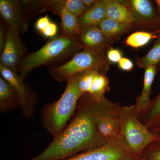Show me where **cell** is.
<instances>
[{
  "mask_svg": "<svg viewBox=\"0 0 160 160\" xmlns=\"http://www.w3.org/2000/svg\"><path fill=\"white\" fill-rule=\"evenodd\" d=\"M122 106L119 103L115 102L111 107L101 113L97 119L98 132L108 142L122 138L121 131Z\"/></svg>",
  "mask_w": 160,
  "mask_h": 160,
  "instance_id": "8fae6325",
  "label": "cell"
},
{
  "mask_svg": "<svg viewBox=\"0 0 160 160\" xmlns=\"http://www.w3.org/2000/svg\"><path fill=\"white\" fill-rule=\"evenodd\" d=\"M140 158L146 160H160V139L153 141L146 146Z\"/></svg>",
  "mask_w": 160,
  "mask_h": 160,
  "instance_id": "603a6c76",
  "label": "cell"
},
{
  "mask_svg": "<svg viewBox=\"0 0 160 160\" xmlns=\"http://www.w3.org/2000/svg\"><path fill=\"white\" fill-rule=\"evenodd\" d=\"M106 58L111 63H118L122 58V53L119 49L110 47L106 52Z\"/></svg>",
  "mask_w": 160,
  "mask_h": 160,
  "instance_id": "484cf974",
  "label": "cell"
},
{
  "mask_svg": "<svg viewBox=\"0 0 160 160\" xmlns=\"http://www.w3.org/2000/svg\"><path fill=\"white\" fill-rule=\"evenodd\" d=\"M99 70L93 69L84 72L81 76L79 82V87L82 93H88L95 76Z\"/></svg>",
  "mask_w": 160,
  "mask_h": 160,
  "instance_id": "d4e9b609",
  "label": "cell"
},
{
  "mask_svg": "<svg viewBox=\"0 0 160 160\" xmlns=\"http://www.w3.org/2000/svg\"><path fill=\"white\" fill-rule=\"evenodd\" d=\"M114 103L105 96L97 98L90 93H83L65 129L45 150L29 160H63L105 145L109 142L98 132L97 119Z\"/></svg>",
  "mask_w": 160,
  "mask_h": 160,
  "instance_id": "6da1fadb",
  "label": "cell"
},
{
  "mask_svg": "<svg viewBox=\"0 0 160 160\" xmlns=\"http://www.w3.org/2000/svg\"><path fill=\"white\" fill-rule=\"evenodd\" d=\"M124 160H146L145 159H143V158H140V159H133V158H129V159H127Z\"/></svg>",
  "mask_w": 160,
  "mask_h": 160,
  "instance_id": "d6a6232c",
  "label": "cell"
},
{
  "mask_svg": "<svg viewBox=\"0 0 160 160\" xmlns=\"http://www.w3.org/2000/svg\"><path fill=\"white\" fill-rule=\"evenodd\" d=\"M43 12H51L61 18L60 34L69 38H78L80 32L78 18L71 14L65 8L63 0L42 1Z\"/></svg>",
  "mask_w": 160,
  "mask_h": 160,
  "instance_id": "7c38bea8",
  "label": "cell"
},
{
  "mask_svg": "<svg viewBox=\"0 0 160 160\" xmlns=\"http://www.w3.org/2000/svg\"><path fill=\"white\" fill-rule=\"evenodd\" d=\"M63 3L65 8L78 18L87 11L82 0H63Z\"/></svg>",
  "mask_w": 160,
  "mask_h": 160,
  "instance_id": "cb8c5ba5",
  "label": "cell"
},
{
  "mask_svg": "<svg viewBox=\"0 0 160 160\" xmlns=\"http://www.w3.org/2000/svg\"><path fill=\"white\" fill-rule=\"evenodd\" d=\"M118 64L120 69L124 71H131L134 67L133 62L127 58H122Z\"/></svg>",
  "mask_w": 160,
  "mask_h": 160,
  "instance_id": "f546056e",
  "label": "cell"
},
{
  "mask_svg": "<svg viewBox=\"0 0 160 160\" xmlns=\"http://www.w3.org/2000/svg\"><path fill=\"white\" fill-rule=\"evenodd\" d=\"M133 26V24L120 23L108 18L102 20L99 25L106 39L111 43L131 30Z\"/></svg>",
  "mask_w": 160,
  "mask_h": 160,
  "instance_id": "ac0fdd59",
  "label": "cell"
},
{
  "mask_svg": "<svg viewBox=\"0 0 160 160\" xmlns=\"http://www.w3.org/2000/svg\"><path fill=\"white\" fill-rule=\"evenodd\" d=\"M27 51L18 32L9 26L7 40L0 57V65L19 73Z\"/></svg>",
  "mask_w": 160,
  "mask_h": 160,
  "instance_id": "9c48e42d",
  "label": "cell"
},
{
  "mask_svg": "<svg viewBox=\"0 0 160 160\" xmlns=\"http://www.w3.org/2000/svg\"><path fill=\"white\" fill-rule=\"evenodd\" d=\"M17 92L7 81L0 77V111L4 112L21 108Z\"/></svg>",
  "mask_w": 160,
  "mask_h": 160,
  "instance_id": "9a60e30c",
  "label": "cell"
},
{
  "mask_svg": "<svg viewBox=\"0 0 160 160\" xmlns=\"http://www.w3.org/2000/svg\"><path fill=\"white\" fill-rule=\"evenodd\" d=\"M129 9L135 20L134 25L145 26L154 31L160 29L156 7L149 0L121 1Z\"/></svg>",
  "mask_w": 160,
  "mask_h": 160,
  "instance_id": "30bf717a",
  "label": "cell"
},
{
  "mask_svg": "<svg viewBox=\"0 0 160 160\" xmlns=\"http://www.w3.org/2000/svg\"><path fill=\"white\" fill-rule=\"evenodd\" d=\"M136 62L139 67L146 68L150 66H158L160 64V33L156 39L153 46L148 53L142 57L137 56Z\"/></svg>",
  "mask_w": 160,
  "mask_h": 160,
  "instance_id": "ffe728a7",
  "label": "cell"
},
{
  "mask_svg": "<svg viewBox=\"0 0 160 160\" xmlns=\"http://www.w3.org/2000/svg\"><path fill=\"white\" fill-rule=\"evenodd\" d=\"M158 71V66H150L145 69L142 91L136 99L135 110L140 118L144 115L151 107L150 100L152 86Z\"/></svg>",
  "mask_w": 160,
  "mask_h": 160,
  "instance_id": "5bb4252c",
  "label": "cell"
},
{
  "mask_svg": "<svg viewBox=\"0 0 160 160\" xmlns=\"http://www.w3.org/2000/svg\"><path fill=\"white\" fill-rule=\"evenodd\" d=\"M110 64L106 53H97L84 49L62 66L49 67V72L53 79L62 82H67L75 74L88 70L96 69L106 73Z\"/></svg>",
  "mask_w": 160,
  "mask_h": 160,
  "instance_id": "5b68a950",
  "label": "cell"
},
{
  "mask_svg": "<svg viewBox=\"0 0 160 160\" xmlns=\"http://www.w3.org/2000/svg\"><path fill=\"white\" fill-rule=\"evenodd\" d=\"M8 26L3 19L1 21L0 24V53H2L5 47L7 34H8Z\"/></svg>",
  "mask_w": 160,
  "mask_h": 160,
  "instance_id": "4316f807",
  "label": "cell"
},
{
  "mask_svg": "<svg viewBox=\"0 0 160 160\" xmlns=\"http://www.w3.org/2000/svg\"><path fill=\"white\" fill-rule=\"evenodd\" d=\"M138 118L148 128L160 120V92L154 101L152 102L151 107L148 111Z\"/></svg>",
  "mask_w": 160,
  "mask_h": 160,
  "instance_id": "7402d4cb",
  "label": "cell"
},
{
  "mask_svg": "<svg viewBox=\"0 0 160 160\" xmlns=\"http://www.w3.org/2000/svg\"><path fill=\"white\" fill-rule=\"evenodd\" d=\"M97 1L98 0H82L87 10L91 9L92 6H94Z\"/></svg>",
  "mask_w": 160,
  "mask_h": 160,
  "instance_id": "4dcf8cb0",
  "label": "cell"
},
{
  "mask_svg": "<svg viewBox=\"0 0 160 160\" xmlns=\"http://www.w3.org/2000/svg\"><path fill=\"white\" fill-rule=\"evenodd\" d=\"M110 90L109 80L106 73L98 71L95 76L88 93L97 98L105 96L104 94Z\"/></svg>",
  "mask_w": 160,
  "mask_h": 160,
  "instance_id": "44dd1931",
  "label": "cell"
},
{
  "mask_svg": "<svg viewBox=\"0 0 160 160\" xmlns=\"http://www.w3.org/2000/svg\"><path fill=\"white\" fill-rule=\"evenodd\" d=\"M84 49L78 38L58 35L50 39L37 51L29 53L24 58L19 74L24 80L36 68L74 56Z\"/></svg>",
  "mask_w": 160,
  "mask_h": 160,
  "instance_id": "3957f363",
  "label": "cell"
},
{
  "mask_svg": "<svg viewBox=\"0 0 160 160\" xmlns=\"http://www.w3.org/2000/svg\"><path fill=\"white\" fill-rule=\"evenodd\" d=\"M51 22L48 15H46L43 17L40 18L36 22V29L42 34Z\"/></svg>",
  "mask_w": 160,
  "mask_h": 160,
  "instance_id": "f1b7e54d",
  "label": "cell"
},
{
  "mask_svg": "<svg viewBox=\"0 0 160 160\" xmlns=\"http://www.w3.org/2000/svg\"><path fill=\"white\" fill-rule=\"evenodd\" d=\"M121 136L132 157L139 159L146 146L158 139L138 117L134 106H122Z\"/></svg>",
  "mask_w": 160,
  "mask_h": 160,
  "instance_id": "277c9868",
  "label": "cell"
},
{
  "mask_svg": "<svg viewBox=\"0 0 160 160\" xmlns=\"http://www.w3.org/2000/svg\"><path fill=\"white\" fill-rule=\"evenodd\" d=\"M83 72L75 74L67 80L66 89L60 98L46 104L42 109V126L53 138L65 129L75 113L79 100L83 94L79 87Z\"/></svg>",
  "mask_w": 160,
  "mask_h": 160,
  "instance_id": "7a4b0ae2",
  "label": "cell"
},
{
  "mask_svg": "<svg viewBox=\"0 0 160 160\" xmlns=\"http://www.w3.org/2000/svg\"><path fill=\"white\" fill-rule=\"evenodd\" d=\"M158 71H160V64L158 66Z\"/></svg>",
  "mask_w": 160,
  "mask_h": 160,
  "instance_id": "836d02e7",
  "label": "cell"
},
{
  "mask_svg": "<svg viewBox=\"0 0 160 160\" xmlns=\"http://www.w3.org/2000/svg\"><path fill=\"white\" fill-rule=\"evenodd\" d=\"M105 3L107 18L118 22L134 25L131 12L121 1L105 0Z\"/></svg>",
  "mask_w": 160,
  "mask_h": 160,
  "instance_id": "2e32d148",
  "label": "cell"
},
{
  "mask_svg": "<svg viewBox=\"0 0 160 160\" xmlns=\"http://www.w3.org/2000/svg\"><path fill=\"white\" fill-rule=\"evenodd\" d=\"M129 158H133L122 138L109 141L96 149L63 160H124Z\"/></svg>",
  "mask_w": 160,
  "mask_h": 160,
  "instance_id": "ba28073f",
  "label": "cell"
},
{
  "mask_svg": "<svg viewBox=\"0 0 160 160\" xmlns=\"http://www.w3.org/2000/svg\"><path fill=\"white\" fill-rule=\"evenodd\" d=\"M58 27L56 23L51 22L47 26L42 34L45 38L51 39L58 35Z\"/></svg>",
  "mask_w": 160,
  "mask_h": 160,
  "instance_id": "83f0119b",
  "label": "cell"
},
{
  "mask_svg": "<svg viewBox=\"0 0 160 160\" xmlns=\"http://www.w3.org/2000/svg\"><path fill=\"white\" fill-rule=\"evenodd\" d=\"M78 39L84 49L97 53H106L111 44L99 26H90L80 30Z\"/></svg>",
  "mask_w": 160,
  "mask_h": 160,
  "instance_id": "4fadbf2b",
  "label": "cell"
},
{
  "mask_svg": "<svg viewBox=\"0 0 160 160\" xmlns=\"http://www.w3.org/2000/svg\"><path fill=\"white\" fill-rule=\"evenodd\" d=\"M107 18L105 0L97 1L94 6L79 18L80 30L90 26H99L100 22Z\"/></svg>",
  "mask_w": 160,
  "mask_h": 160,
  "instance_id": "e0dca14e",
  "label": "cell"
},
{
  "mask_svg": "<svg viewBox=\"0 0 160 160\" xmlns=\"http://www.w3.org/2000/svg\"><path fill=\"white\" fill-rule=\"evenodd\" d=\"M1 77L10 83L17 92L21 102V113L26 118L32 117L38 102L37 93L26 84L19 73L0 65Z\"/></svg>",
  "mask_w": 160,
  "mask_h": 160,
  "instance_id": "52a82bcc",
  "label": "cell"
},
{
  "mask_svg": "<svg viewBox=\"0 0 160 160\" xmlns=\"http://www.w3.org/2000/svg\"><path fill=\"white\" fill-rule=\"evenodd\" d=\"M0 12L8 26L23 34L32 18L42 12L41 1L0 0Z\"/></svg>",
  "mask_w": 160,
  "mask_h": 160,
  "instance_id": "8992f818",
  "label": "cell"
},
{
  "mask_svg": "<svg viewBox=\"0 0 160 160\" xmlns=\"http://www.w3.org/2000/svg\"><path fill=\"white\" fill-rule=\"evenodd\" d=\"M156 7L157 14L158 19L160 24V0H155L154 1Z\"/></svg>",
  "mask_w": 160,
  "mask_h": 160,
  "instance_id": "1f68e13d",
  "label": "cell"
},
{
  "mask_svg": "<svg viewBox=\"0 0 160 160\" xmlns=\"http://www.w3.org/2000/svg\"><path fill=\"white\" fill-rule=\"evenodd\" d=\"M160 29L152 32L138 31L130 35L125 41L127 46L133 48H138L146 46L152 40L157 38Z\"/></svg>",
  "mask_w": 160,
  "mask_h": 160,
  "instance_id": "d6986e66",
  "label": "cell"
}]
</instances>
